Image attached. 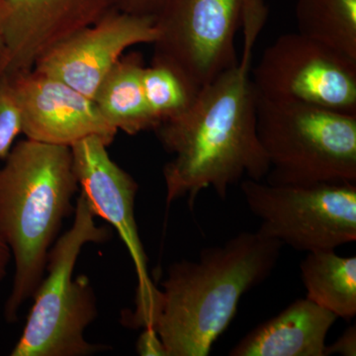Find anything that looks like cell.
<instances>
[{"mask_svg":"<svg viewBox=\"0 0 356 356\" xmlns=\"http://www.w3.org/2000/svg\"><path fill=\"white\" fill-rule=\"evenodd\" d=\"M332 355H356V327L355 325L348 327L331 346H325V356Z\"/></svg>","mask_w":356,"mask_h":356,"instance_id":"44dd1931","label":"cell"},{"mask_svg":"<svg viewBox=\"0 0 356 356\" xmlns=\"http://www.w3.org/2000/svg\"><path fill=\"white\" fill-rule=\"evenodd\" d=\"M170 0H113L114 8L134 15L156 18Z\"/></svg>","mask_w":356,"mask_h":356,"instance_id":"d6986e66","label":"cell"},{"mask_svg":"<svg viewBox=\"0 0 356 356\" xmlns=\"http://www.w3.org/2000/svg\"><path fill=\"white\" fill-rule=\"evenodd\" d=\"M337 318L308 298L296 300L248 332L229 355L325 356V339Z\"/></svg>","mask_w":356,"mask_h":356,"instance_id":"4fadbf2b","label":"cell"},{"mask_svg":"<svg viewBox=\"0 0 356 356\" xmlns=\"http://www.w3.org/2000/svg\"><path fill=\"white\" fill-rule=\"evenodd\" d=\"M297 32L356 60V0H297Z\"/></svg>","mask_w":356,"mask_h":356,"instance_id":"2e32d148","label":"cell"},{"mask_svg":"<svg viewBox=\"0 0 356 356\" xmlns=\"http://www.w3.org/2000/svg\"><path fill=\"white\" fill-rule=\"evenodd\" d=\"M109 145L90 136L70 147L77 184L95 217L113 226L132 257L138 276L135 310L123 313L122 322L142 329L153 310L159 289L147 271V257L135 218V200L139 185L132 175L110 158Z\"/></svg>","mask_w":356,"mask_h":356,"instance_id":"9c48e42d","label":"cell"},{"mask_svg":"<svg viewBox=\"0 0 356 356\" xmlns=\"http://www.w3.org/2000/svg\"><path fill=\"white\" fill-rule=\"evenodd\" d=\"M282 247L257 231L241 232L201 250L197 261L170 264L146 325L158 332L166 355H209L243 295L273 273Z\"/></svg>","mask_w":356,"mask_h":356,"instance_id":"7a4b0ae2","label":"cell"},{"mask_svg":"<svg viewBox=\"0 0 356 356\" xmlns=\"http://www.w3.org/2000/svg\"><path fill=\"white\" fill-rule=\"evenodd\" d=\"M21 134L19 109L8 74L0 72V159L6 158Z\"/></svg>","mask_w":356,"mask_h":356,"instance_id":"ac0fdd59","label":"cell"},{"mask_svg":"<svg viewBox=\"0 0 356 356\" xmlns=\"http://www.w3.org/2000/svg\"><path fill=\"white\" fill-rule=\"evenodd\" d=\"M307 297L337 318L356 315V257H341L334 250L307 252L300 264Z\"/></svg>","mask_w":356,"mask_h":356,"instance_id":"9a60e30c","label":"cell"},{"mask_svg":"<svg viewBox=\"0 0 356 356\" xmlns=\"http://www.w3.org/2000/svg\"><path fill=\"white\" fill-rule=\"evenodd\" d=\"M137 343L136 350L140 356H168L165 346L161 341L158 332L152 327L142 329Z\"/></svg>","mask_w":356,"mask_h":356,"instance_id":"ffe728a7","label":"cell"},{"mask_svg":"<svg viewBox=\"0 0 356 356\" xmlns=\"http://www.w3.org/2000/svg\"><path fill=\"white\" fill-rule=\"evenodd\" d=\"M0 168V238L14 261L13 288L4 306L17 322L46 273L49 252L65 218L74 212L79 184L70 147L19 140Z\"/></svg>","mask_w":356,"mask_h":356,"instance_id":"3957f363","label":"cell"},{"mask_svg":"<svg viewBox=\"0 0 356 356\" xmlns=\"http://www.w3.org/2000/svg\"><path fill=\"white\" fill-rule=\"evenodd\" d=\"M240 184L262 236L304 252L356 241V184L273 185L245 178Z\"/></svg>","mask_w":356,"mask_h":356,"instance_id":"8992f818","label":"cell"},{"mask_svg":"<svg viewBox=\"0 0 356 356\" xmlns=\"http://www.w3.org/2000/svg\"><path fill=\"white\" fill-rule=\"evenodd\" d=\"M11 259H13V255H11L10 250L3 240L0 238V285L6 280Z\"/></svg>","mask_w":356,"mask_h":356,"instance_id":"7402d4cb","label":"cell"},{"mask_svg":"<svg viewBox=\"0 0 356 356\" xmlns=\"http://www.w3.org/2000/svg\"><path fill=\"white\" fill-rule=\"evenodd\" d=\"M142 81L147 104L159 125L184 114L200 90L179 70L159 60H152L144 67Z\"/></svg>","mask_w":356,"mask_h":356,"instance_id":"e0dca14e","label":"cell"},{"mask_svg":"<svg viewBox=\"0 0 356 356\" xmlns=\"http://www.w3.org/2000/svg\"><path fill=\"white\" fill-rule=\"evenodd\" d=\"M19 109L21 133L30 140L72 147L97 136L111 145L118 131L95 100L64 81L32 69L9 76Z\"/></svg>","mask_w":356,"mask_h":356,"instance_id":"8fae6325","label":"cell"},{"mask_svg":"<svg viewBox=\"0 0 356 356\" xmlns=\"http://www.w3.org/2000/svg\"><path fill=\"white\" fill-rule=\"evenodd\" d=\"M95 218L81 193L72 227L49 252L46 273L11 356H89L111 350L86 339V329L98 316L97 297L88 276L74 277L83 248L111 240V229L98 226Z\"/></svg>","mask_w":356,"mask_h":356,"instance_id":"277c9868","label":"cell"},{"mask_svg":"<svg viewBox=\"0 0 356 356\" xmlns=\"http://www.w3.org/2000/svg\"><path fill=\"white\" fill-rule=\"evenodd\" d=\"M268 18L266 0H247L241 28L243 53L236 65L202 86L184 114L154 129L172 159L163 166L166 203L187 197L191 208L204 189L226 199L229 187L261 181L269 172L257 132L254 49Z\"/></svg>","mask_w":356,"mask_h":356,"instance_id":"6da1fadb","label":"cell"},{"mask_svg":"<svg viewBox=\"0 0 356 356\" xmlns=\"http://www.w3.org/2000/svg\"><path fill=\"white\" fill-rule=\"evenodd\" d=\"M255 95L267 184H356V114Z\"/></svg>","mask_w":356,"mask_h":356,"instance_id":"5b68a950","label":"cell"},{"mask_svg":"<svg viewBox=\"0 0 356 356\" xmlns=\"http://www.w3.org/2000/svg\"><path fill=\"white\" fill-rule=\"evenodd\" d=\"M266 97L356 114V60L299 32L280 35L252 69Z\"/></svg>","mask_w":356,"mask_h":356,"instance_id":"52a82bcc","label":"cell"},{"mask_svg":"<svg viewBox=\"0 0 356 356\" xmlns=\"http://www.w3.org/2000/svg\"><path fill=\"white\" fill-rule=\"evenodd\" d=\"M158 37L156 18L113 8L54 46L33 69L64 81L93 99L124 51L136 44H154Z\"/></svg>","mask_w":356,"mask_h":356,"instance_id":"30bf717a","label":"cell"},{"mask_svg":"<svg viewBox=\"0 0 356 356\" xmlns=\"http://www.w3.org/2000/svg\"><path fill=\"white\" fill-rule=\"evenodd\" d=\"M6 56L1 72L14 76L70 35L114 8L113 0H0Z\"/></svg>","mask_w":356,"mask_h":356,"instance_id":"7c38bea8","label":"cell"},{"mask_svg":"<svg viewBox=\"0 0 356 356\" xmlns=\"http://www.w3.org/2000/svg\"><path fill=\"white\" fill-rule=\"evenodd\" d=\"M6 34H4V17L3 13L0 8V72L3 70L4 62H6Z\"/></svg>","mask_w":356,"mask_h":356,"instance_id":"603a6c76","label":"cell"},{"mask_svg":"<svg viewBox=\"0 0 356 356\" xmlns=\"http://www.w3.org/2000/svg\"><path fill=\"white\" fill-rule=\"evenodd\" d=\"M144 67L140 54L133 51L122 56L93 97L110 125L128 135L154 130L159 126L143 88Z\"/></svg>","mask_w":356,"mask_h":356,"instance_id":"5bb4252c","label":"cell"},{"mask_svg":"<svg viewBox=\"0 0 356 356\" xmlns=\"http://www.w3.org/2000/svg\"><path fill=\"white\" fill-rule=\"evenodd\" d=\"M247 0H170L156 17L153 60L179 70L196 88L238 63L236 36Z\"/></svg>","mask_w":356,"mask_h":356,"instance_id":"ba28073f","label":"cell"}]
</instances>
